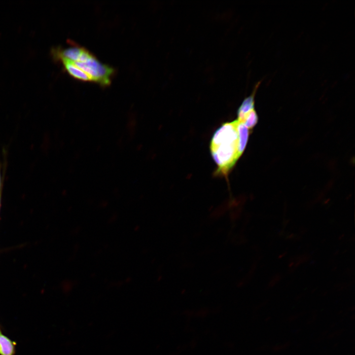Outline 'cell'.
<instances>
[{
  "label": "cell",
  "instance_id": "1",
  "mask_svg": "<svg viewBox=\"0 0 355 355\" xmlns=\"http://www.w3.org/2000/svg\"><path fill=\"white\" fill-rule=\"evenodd\" d=\"M238 121L223 123L214 132L210 144L212 157L216 164L215 174L227 178L243 154Z\"/></svg>",
  "mask_w": 355,
  "mask_h": 355
},
{
  "label": "cell",
  "instance_id": "2",
  "mask_svg": "<svg viewBox=\"0 0 355 355\" xmlns=\"http://www.w3.org/2000/svg\"><path fill=\"white\" fill-rule=\"evenodd\" d=\"M69 61L85 72L90 77L92 82L103 86H106L110 84L111 78L114 72V69L101 63L92 54L82 61Z\"/></svg>",
  "mask_w": 355,
  "mask_h": 355
},
{
  "label": "cell",
  "instance_id": "3",
  "mask_svg": "<svg viewBox=\"0 0 355 355\" xmlns=\"http://www.w3.org/2000/svg\"><path fill=\"white\" fill-rule=\"evenodd\" d=\"M65 70L73 78L83 81L92 82L90 77L83 71L78 68L67 59L59 58Z\"/></svg>",
  "mask_w": 355,
  "mask_h": 355
},
{
  "label": "cell",
  "instance_id": "4",
  "mask_svg": "<svg viewBox=\"0 0 355 355\" xmlns=\"http://www.w3.org/2000/svg\"><path fill=\"white\" fill-rule=\"evenodd\" d=\"M15 345L10 338L0 333V355H14Z\"/></svg>",
  "mask_w": 355,
  "mask_h": 355
},
{
  "label": "cell",
  "instance_id": "5",
  "mask_svg": "<svg viewBox=\"0 0 355 355\" xmlns=\"http://www.w3.org/2000/svg\"><path fill=\"white\" fill-rule=\"evenodd\" d=\"M237 120L243 123L248 129H250L256 124L258 117L255 109H253L248 113L238 117Z\"/></svg>",
  "mask_w": 355,
  "mask_h": 355
},
{
  "label": "cell",
  "instance_id": "6",
  "mask_svg": "<svg viewBox=\"0 0 355 355\" xmlns=\"http://www.w3.org/2000/svg\"><path fill=\"white\" fill-rule=\"evenodd\" d=\"M253 109L254 94L244 99L238 110V117L241 116Z\"/></svg>",
  "mask_w": 355,
  "mask_h": 355
},
{
  "label": "cell",
  "instance_id": "7",
  "mask_svg": "<svg viewBox=\"0 0 355 355\" xmlns=\"http://www.w3.org/2000/svg\"><path fill=\"white\" fill-rule=\"evenodd\" d=\"M6 160H5L4 161V164L3 165L4 168L3 170V173L1 175V163L0 161V192L2 190L3 186V183H4V178L5 174V170H6Z\"/></svg>",
  "mask_w": 355,
  "mask_h": 355
},
{
  "label": "cell",
  "instance_id": "8",
  "mask_svg": "<svg viewBox=\"0 0 355 355\" xmlns=\"http://www.w3.org/2000/svg\"><path fill=\"white\" fill-rule=\"evenodd\" d=\"M1 194H2V191L0 192V206H1Z\"/></svg>",
  "mask_w": 355,
  "mask_h": 355
},
{
  "label": "cell",
  "instance_id": "9",
  "mask_svg": "<svg viewBox=\"0 0 355 355\" xmlns=\"http://www.w3.org/2000/svg\"><path fill=\"white\" fill-rule=\"evenodd\" d=\"M0 333H1V330H0Z\"/></svg>",
  "mask_w": 355,
  "mask_h": 355
}]
</instances>
